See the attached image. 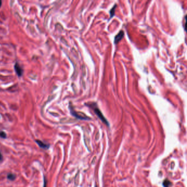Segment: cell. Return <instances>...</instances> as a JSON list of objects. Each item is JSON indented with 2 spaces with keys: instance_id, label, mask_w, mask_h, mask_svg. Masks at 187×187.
Returning a JSON list of instances; mask_svg holds the SVG:
<instances>
[{
  "instance_id": "cell-1",
  "label": "cell",
  "mask_w": 187,
  "mask_h": 187,
  "mask_svg": "<svg viewBox=\"0 0 187 187\" xmlns=\"http://www.w3.org/2000/svg\"><path fill=\"white\" fill-rule=\"evenodd\" d=\"M90 106L93 108V109L94 111V113L97 115L98 118H99L104 123H106L107 126H109V122H108V121L106 120V118H104V116H103V115L102 114V112L101 111V110L98 109L96 104L95 103H91L90 104Z\"/></svg>"
},
{
  "instance_id": "cell-2",
  "label": "cell",
  "mask_w": 187,
  "mask_h": 187,
  "mask_svg": "<svg viewBox=\"0 0 187 187\" xmlns=\"http://www.w3.org/2000/svg\"><path fill=\"white\" fill-rule=\"evenodd\" d=\"M71 113L75 117L82 119V120H90V118H89L87 116H86L85 114L81 113V112H76L74 111L73 109H71Z\"/></svg>"
},
{
  "instance_id": "cell-3",
  "label": "cell",
  "mask_w": 187,
  "mask_h": 187,
  "mask_svg": "<svg viewBox=\"0 0 187 187\" xmlns=\"http://www.w3.org/2000/svg\"><path fill=\"white\" fill-rule=\"evenodd\" d=\"M123 36H124V32L122 30H121L115 37V39H114L115 44H118L120 41L122 40Z\"/></svg>"
},
{
  "instance_id": "cell-4",
  "label": "cell",
  "mask_w": 187,
  "mask_h": 187,
  "mask_svg": "<svg viewBox=\"0 0 187 187\" xmlns=\"http://www.w3.org/2000/svg\"><path fill=\"white\" fill-rule=\"evenodd\" d=\"M14 69L16 70V72L17 75L19 76H21L23 74V69L22 68H21V66L19 65V64L18 63H16V64L14 65Z\"/></svg>"
},
{
  "instance_id": "cell-5",
  "label": "cell",
  "mask_w": 187,
  "mask_h": 187,
  "mask_svg": "<svg viewBox=\"0 0 187 187\" xmlns=\"http://www.w3.org/2000/svg\"><path fill=\"white\" fill-rule=\"evenodd\" d=\"M35 142L37 143V144L39 145V146H40L41 148L42 149H49V144H45L44 142H42L40 140H36Z\"/></svg>"
},
{
  "instance_id": "cell-6",
  "label": "cell",
  "mask_w": 187,
  "mask_h": 187,
  "mask_svg": "<svg viewBox=\"0 0 187 187\" xmlns=\"http://www.w3.org/2000/svg\"><path fill=\"white\" fill-rule=\"evenodd\" d=\"M171 185V182L168 179H166L163 182V186L164 187H169Z\"/></svg>"
},
{
  "instance_id": "cell-7",
  "label": "cell",
  "mask_w": 187,
  "mask_h": 187,
  "mask_svg": "<svg viewBox=\"0 0 187 187\" xmlns=\"http://www.w3.org/2000/svg\"><path fill=\"white\" fill-rule=\"evenodd\" d=\"M7 178L8 179H9V180L13 181V180H14L16 178V175H14V174H12V173H9L7 176Z\"/></svg>"
},
{
  "instance_id": "cell-8",
  "label": "cell",
  "mask_w": 187,
  "mask_h": 187,
  "mask_svg": "<svg viewBox=\"0 0 187 187\" xmlns=\"http://www.w3.org/2000/svg\"><path fill=\"white\" fill-rule=\"evenodd\" d=\"M116 7V5H115L113 8H111V9L110 10V18H111L113 16H114V13H115V7Z\"/></svg>"
},
{
  "instance_id": "cell-9",
  "label": "cell",
  "mask_w": 187,
  "mask_h": 187,
  "mask_svg": "<svg viewBox=\"0 0 187 187\" xmlns=\"http://www.w3.org/2000/svg\"><path fill=\"white\" fill-rule=\"evenodd\" d=\"M0 137L1 138H6V133H4V132H3V131L0 132Z\"/></svg>"
},
{
  "instance_id": "cell-10",
  "label": "cell",
  "mask_w": 187,
  "mask_h": 187,
  "mask_svg": "<svg viewBox=\"0 0 187 187\" xmlns=\"http://www.w3.org/2000/svg\"><path fill=\"white\" fill-rule=\"evenodd\" d=\"M2 159H3V157H2V154H1V151H0V161L2 160Z\"/></svg>"
},
{
  "instance_id": "cell-11",
  "label": "cell",
  "mask_w": 187,
  "mask_h": 187,
  "mask_svg": "<svg viewBox=\"0 0 187 187\" xmlns=\"http://www.w3.org/2000/svg\"><path fill=\"white\" fill-rule=\"evenodd\" d=\"M45 183H44V187H46V182H45Z\"/></svg>"
},
{
  "instance_id": "cell-12",
  "label": "cell",
  "mask_w": 187,
  "mask_h": 187,
  "mask_svg": "<svg viewBox=\"0 0 187 187\" xmlns=\"http://www.w3.org/2000/svg\"><path fill=\"white\" fill-rule=\"evenodd\" d=\"M1 4H2V1H0V7H1Z\"/></svg>"
}]
</instances>
